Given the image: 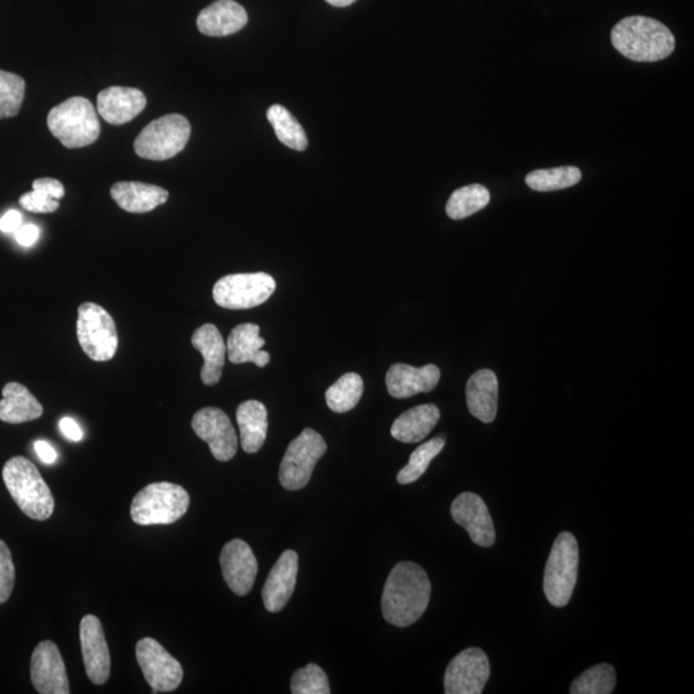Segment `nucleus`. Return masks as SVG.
Instances as JSON below:
<instances>
[{
	"instance_id": "nucleus-1",
	"label": "nucleus",
	"mask_w": 694,
	"mask_h": 694,
	"mask_svg": "<svg viewBox=\"0 0 694 694\" xmlns=\"http://www.w3.org/2000/svg\"><path fill=\"white\" fill-rule=\"evenodd\" d=\"M431 598L430 578L413 562H400L392 568L382 594L384 620L398 628H406L419 621L426 611Z\"/></svg>"
},
{
	"instance_id": "nucleus-2",
	"label": "nucleus",
	"mask_w": 694,
	"mask_h": 694,
	"mask_svg": "<svg viewBox=\"0 0 694 694\" xmlns=\"http://www.w3.org/2000/svg\"><path fill=\"white\" fill-rule=\"evenodd\" d=\"M611 42L623 57L637 62L665 59L675 50V37L658 20L631 15L612 30Z\"/></svg>"
},
{
	"instance_id": "nucleus-3",
	"label": "nucleus",
	"mask_w": 694,
	"mask_h": 694,
	"mask_svg": "<svg viewBox=\"0 0 694 694\" xmlns=\"http://www.w3.org/2000/svg\"><path fill=\"white\" fill-rule=\"evenodd\" d=\"M8 491L23 513L30 519L45 521L54 511V498L33 462L25 457L8 460L3 468Z\"/></svg>"
},
{
	"instance_id": "nucleus-4",
	"label": "nucleus",
	"mask_w": 694,
	"mask_h": 694,
	"mask_svg": "<svg viewBox=\"0 0 694 694\" xmlns=\"http://www.w3.org/2000/svg\"><path fill=\"white\" fill-rule=\"evenodd\" d=\"M46 122L51 133L72 150L95 143L100 134L96 108L84 97H72L53 107Z\"/></svg>"
},
{
	"instance_id": "nucleus-5",
	"label": "nucleus",
	"mask_w": 694,
	"mask_h": 694,
	"mask_svg": "<svg viewBox=\"0 0 694 694\" xmlns=\"http://www.w3.org/2000/svg\"><path fill=\"white\" fill-rule=\"evenodd\" d=\"M191 499L187 490L172 482L145 486L131 501V519L141 527L170 524L187 513Z\"/></svg>"
},
{
	"instance_id": "nucleus-6",
	"label": "nucleus",
	"mask_w": 694,
	"mask_h": 694,
	"mask_svg": "<svg viewBox=\"0 0 694 694\" xmlns=\"http://www.w3.org/2000/svg\"><path fill=\"white\" fill-rule=\"evenodd\" d=\"M578 545L571 532H562L552 546L544 571V593L554 607L568 605L577 582Z\"/></svg>"
},
{
	"instance_id": "nucleus-7",
	"label": "nucleus",
	"mask_w": 694,
	"mask_h": 694,
	"mask_svg": "<svg viewBox=\"0 0 694 694\" xmlns=\"http://www.w3.org/2000/svg\"><path fill=\"white\" fill-rule=\"evenodd\" d=\"M191 123L182 115L162 116L147 126L135 139L134 151L139 158L151 161L173 159L187 145Z\"/></svg>"
},
{
	"instance_id": "nucleus-8",
	"label": "nucleus",
	"mask_w": 694,
	"mask_h": 694,
	"mask_svg": "<svg viewBox=\"0 0 694 694\" xmlns=\"http://www.w3.org/2000/svg\"><path fill=\"white\" fill-rule=\"evenodd\" d=\"M77 339L88 358L108 361L115 357L119 346L118 329L112 316L95 303H84L77 311Z\"/></svg>"
},
{
	"instance_id": "nucleus-9",
	"label": "nucleus",
	"mask_w": 694,
	"mask_h": 694,
	"mask_svg": "<svg viewBox=\"0 0 694 694\" xmlns=\"http://www.w3.org/2000/svg\"><path fill=\"white\" fill-rule=\"evenodd\" d=\"M327 452L318 432L305 429L285 451L280 468V481L285 490H300L311 481L316 463Z\"/></svg>"
},
{
	"instance_id": "nucleus-10",
	"label": "nucleus",
	"mask_w": 694,
	"mask_h": 694,
	"mask_svg": "<svg viewBox=\"0 0 694 694\" xmlns=\"http://www.w3.org/2000/svg\"><path fill=\"white\" fill-rule=\"evenodd\" d=\"M276 284L267 273L229 274L215 283V303L230 311H243L264 304L273 295Z\"/></svg>"
},
{
	"instance_id": "nucleus-11",
	"label": "nucleus",
	"mask_w": 694,
	"mask_h": 694,
	"mask_svg": "<svg viewBox=\"0 0 694 694\" xmlns=\"http://www.w3.org/2000/svg\"><path fill=\"white\" fill-rule=\"evenodd\" d=\"M137 661L153 693L173 692L183 681L181 662L173 658L158 640L143 638L135 648Z\"/></svg>"
},
{
	"instance_id": "nucleus-12",
	"label": "nucleus",
	"mask_w": 694,
	"mask_h": 694,
	"mask_svg": "<svg viewBox=\"0 0 694 694\" xmlns=\"http://www.w3.org/2000/svg\"><path fill=\"white\" fill-rule=\"evenodd\" d=\"M490 676L488 655L480 648H467L449 663L444 677L446 694H480Z\"/></svg>"
},
{
	"instance_id": "nucleus-13",
	"label": "nucleus",
	"mask_w": 694,
	"mask_h": 694,
	"mask_svg": "<svg viewBox=\"0 0 694 694\" xmlns=\"http://www.w3.org/2000/svg\"><path fill=\"white\" fill-rule=\"evenodd\" d=\"M193 431L210 447L216 460L229 462L238 449V437L229 416L219 408L200 409L192 420Z\"/></svg>"
},
{
	"instance_id": "nucleus-14",
	"label": "nucleus",
	"mask_w": 694,
	"mask_h": 694,
	"mask_svg": "<svg viewBox=\"0 0 694 694\" xmlns=\"http://www.w3.org/2000/svg\"><path fill=\"white\" fill-rule=\"evenodd\" d=\"M80 643L85 671L91 683L102 685L110 677L111 658L102 622L95 615L83 617Z\"/></svg>"
},
{
	"instance_id": "nucleus-15",
	"label": "nucleus",
	"mask_w": 694,
	"mask_h": 694,
	"mask_svg": "<svg viewBox=\"0 0 694 694\" xmlns=\"http://www.w3.org/2000/svg\"><path fill=\"white\" fill-rule=\"evenodd\" d=\"M31 682L42 694H68L69 685L64 659L58 647L44 640L31 658Z\"/></svg>"
},
{
	"instance_id": "nucleus-16",
	"label": "nucleus",
	"mask_w": 694,
	"mask_h": 694,
	"mask_svg": "<svg viewBox=\"0 0 694 694\" xmlns=\"http://www.w3.org/2000/svg\"><path fill=\"white\" fill-rule=\"evenodd\" d=\"M452 517L477 545L489 547L496 543V529L485 501L474 492H462L454 499Z\"/></svg>"
},
{
	"instance_id": "nucleus-17",
	"label": "nucleus",
	"mask_w": 694,
	"mask_h": 694,
	"mask_svg": "<svg viewBox=\"0 0 694 694\" xmlns=\"http://www.w3.org/2000/svg\"><path fill=\"white\" fill-rule=\"evenodd\" d=\"M220 566L224 581L231 592L239 597L250 593L259 566L249 544L241 539H235L224 545L220 554Z\"/></svg>"
},
{
	"instance_id": "nucleus-18",
	"label": "nucleus",
	"mask_w": 694,
	"mask_h": 694,
	"mask_svg": "<svg viewBox=\"0 0 694 694\" xmlns=\"http://www.w3.org/2000/svg\"><path fill=\"white\" fill-rule=\"evenodd\" d=\"M299 571V555L285 551L268 575L262 588V601L269 612H280L289 604L295 590Z\"/></svg>"
},
{
	"instance_id": "nucleus-19",
	"label": "nucleus",
	"mask_w": 694,
	"mask_h": 694,
	"mask_svg": "<svg viewBox=\"0 0 694 694\" xmlns=\"http://www.w3.org/2000/svg\"><path fill=\"white\" fill-rule=\"evenodd\" d=\"M147 105V98L142 90L127 87H110L99 93L97 107L100 118L112 126L134 120Z\"/></svg>"
},
{
	"instance_id": "nucleus-20",
	"label": "nucleus",
	"mask_w": 694,
	"mask_h": 694,
	"mask_svg": "<svg viewBox=\"0 0 694 694\" xmlns=\"http://www.w3.org/2000/svg\"><path fill=\"white\" fill-rule=\"evenodd\" d=\"M440 369L434 365L415 368L412 366L398 365L391 366L388 375H386V384H388L389 393L395 399H406L421 392H431L440 381Z\"/></svg>"
},
{
	"instance_id": "nucleus-21",
	"label": "nucleus",
	"mask_w": 694,
	"mask_h": 694,
	"mask_svg": "<svg viewBox=\"0 0 694 694\" xmlns=\"http://www.w3.org/2000/svg\"><path fill=\"white\" fill-rule=\"evenodd\" d=\"M247 12L235 0H216L200 11L197 28L207 36H228L238 33L247 25Z\"/></svg>"
},
{
	"instance_id": "nucleus-22",
	"label": "nucleus",
	"mask_w": 694,
	"mask_h": 694,
	"mask_svg": "<svg viewBox=\"0 0 694 694\" xmlns=\"http://www.w3.org/2000/svg\"><path fill=\"white\" fill-rule=\"evenodd\" d=\"M192 345L204 357V367L200 370V380L207 386H214L220 381L224 365H226L227 344L220 330L214 324H204L192 336Z\"/></svg>"
},
{
	"instance_id": "nucleus-23",
	"label": "nucleus",
	"mask_w": 694,
	"mask_h": 694,
	"mask_svg": "<svg viewBox=\"0 0 694 694\" xmlns=\"http://www.w3.org/2000/svg\"><path fill=\"white\" fill-rule=\"evenodd\" d=\"M470 414L484 423L496 420L498 412V378L490 369H480L470 376L466 389Z\"/></svg>"
},
{
	"instance_id": "nucleus-24",
	"label": "nucleus",
	"mask_w": 694,
	"mask_h": 694,
	"mask_svg": "<svg viewBox=\"0 0 694 694\" xmlns=\"http://www.w3.org/2000/svg\"><path fill=\"white\" fill-rule=\"evenodd\" d=\"M111 197L122 210L131 214H144L164 205L169 192L159 185L142 182H119L112 185Z\"/></svg>"
},
{
	"instance_id": "nucleus-25",
	"label": "nucleus",
	"mask_w": 694,
	"mask_h": 694,
	"mask_svg": "<svg viewBox=\"0 0 694 694\" xmlns=\"http://www.w3.org/2000/svg\"><path fill=\"white\" fill-rule=\"evenodd\" d=\"M264 345L265 339L260 337V327L258 324H239V326L230 332L228 337V359L234 362V365L253 362V365H257L259 368L265 367L269 365L270 354L261 350V347Z\"/></svg>"
},
{
	"instance_id": "nucleus-26",
	"label": "nucleus",
	"mask_w": 694,
	"mask_h": 694,
	"mask_svg": "<svg viewBox=\"0 0 694 694\" xmlns=\"http://www.w3.org/2000/svg\"><path fill=\"white\" fill-rule=\"evenodd\" d=\"M440 409L435 404H423L399 415L391 426V435L398 442L414 444L422 442L435 429Z\"/></svg>"
},
{
	"instance_id": "nucleus-27",
	"label": "nucleus",
	"mask_w": 694,
	"mask_h": 694,
	"mask_svg": "<svg viewBox=\"0 0 694 694\" xmlns=\"http://www.w3.org/2000/svg\"><path fill=\"white\" fill-rule=\"evenodd\" d=\"M0 400V421L11 424L41 419L43 406L25 386L19 382L7 383Z\"/></svg>"
},
{
	"instance_id": "nucleus-28",
	"label": "nucleus",
	"mask_w": 694,
	"mask_h": 694,
	"mask_svg": "<svg viewBox=\"0 0 694 694\" xmlns=\"http://www.w3.org/2000/svg\"><path fill=\"white\" fill-rule=\"evenodd\" d=\"M237 423L241 445L249 454L258 453L268 434L267 406L258 400H247L237 409Z\"/></svg>"
},
{
	"instance_id": "nucleus-29",
	"label": "nucleus",
	"mask_w": 694,
	"mask_h": 694,
	"mask_svg": "<svg viewBox=\"0 0 694 694\" xmlns=\"http://www.w3.org/2000/svg\"><path fill=\"white\" fill-rule=\"evenodd\" d=\"M490 203V192L481 184H470L453 193L446 204V214L453 220L474 215Z\"/></svg>"
},
{
	"instance_id": "nucleus-30",
	"label": "nucleus",
	"mask_w": 694,
	"mask_h": 694,
	"mask_svg": "<svg viewBox=\"0 0 694 694\" xmlns=\"http://www.w3.org/2000/svg\"><path fill=\"white\" fill-rule=\"evenodd\" d=\"M362 392V378L357 373H346L326 391L327 405L335 413L350 412L358 405Z\"/></svg>"
},
{
	"instance_id": "nucleus-31",
	"label": "nucleus",
	"mask_w": 694,
	"mask_h": 694,
	"mask_svg": "<svg viewBox=\"0 0 694 694\" xmlns=\"http://www.w3.org/2000/svg\"><path fill=\"white\" fill-rule=\"evenodd\" d=\"M268 120L272 123L278 139L290 147L291 150L304 151L307 147V137L301 123L296 120L288 108L274 105L269 108Z\"/></svg>"
},
{
	"instance_id": "nucleus-32",
	"label": "nucleus",
	"mask_w": 694,
	"mask_h": 694,
	"mask_svg": "<svg viewBox=\"0 0 694 694\" xmlns=\"http://www.w3.org/2000/svg\"><path fill=\"white\" fill-rule=\"evenodd\" d=\"M581 181L582 172L575 166L535 170L527 176V184L536 192L566 189Z\"/></svg>"
},
{
	"instance_id": "nucleus-33",
	"label": "nucleus",
	"mask_w": 694,
	"mask_h": 694,
	"mask_svg": "<svg viewBox=\"0 0 694 694\" xmlns=\"http://www.w3.org/2000/svg\"><path fill=\"white\" fill-rule=\"evenodd\" d=\"M445 437L437 436L430 442L416 447L409 458L408 465L398 474V482L401 485L413 484L426 473L432 459L444 449Z\"/></svg>"
},
{
	"instance_id": "nucleus-34",
	"label": "nucleus",
	"mask_w": 694,
	"mask_h": 694,
	"mask_svg": "<svg viewBox=\"0 0 694 694\" xmlns=\"http://www.w3.org/2000/svg\"><path fill=\"white\" fill-rule=\"evenodd\" d=\"M616 685V671L608 663L593 666L577 676L571 685V694H609Z\"/></svg>"
},
{
	"instance_id": "nucleus-35",
	"label": "nucleus",
	"mask_w": 694,
	"mask_h": 694,
	"mask_svg": "<svg viewBox=\"0 0 694 694\" xmlns=\"http://www.w3.org/2000/svg\"><path fill=\"white\" fill-rule=\"evenodd\" d=\"M25 90L26 83L21 76L0 69V119L19 115Z\"/></svg>"
},
{
	"instance_id": "nucleus-36",
	"label": "nucleus",
	"mask_w": 694,
	"mask_h": 694,
	"mask_svg": "<svg viewBox=\"0 0 694 694\" xmlns=\"http://www.w3.org/2000/svg\"><path fill=\"white\" fill-rule=\"evenodd\" d=\"M291 692L293 694H329V683L326 673L315 663H308L292 676Z\"/></svg>"
},
{
	"instance_id": "nucleus-37",
	"label": "nucleus",
	"mask_w": 694,
	"mask_h": 694,
	"mask_svg": "<svg viewBox=\"0 0 694 694\" xmlns=\"http://www.w3.org/2000/svg\"><path fill=\"white\" fill-rule=\"evenodd\" d=\"M15 581V568L10 547L0 540V605L10 599Z\"/></svg>"
},
{
	"instance_id": "nucleus-38",
	"label": "nucleus",
	"mask_w": 694,
	"mask_h": 694,
	"mask_svg": "<svg viewBox=\"0 0 694 694\" xmlns=\"http://www.w3.org/2000/svg\"><path fill=\"white\" fill-rule=\"evenodd\" d=\"M20 205L30 213L51 214L58 210L59 200L33 189L20 197Z\"/></svg>"
},
{
	"instance_id": "nucleus-39",
	"label": "nucleus",
	"mask_w": 694,
	"mask_h": 694,
	"mask_svg": "<svg viewBox=\"0 0 694 694\" xmlns=\"http://www.w3.org/2000/svg\"><path fill=\"white\" fill-rule=\"evenodd\" d=\"M33 189L42 192L53 199H61L65 196L64 184L57 180H53V177H39V180L33 183Z\"/></svg>"
},
{
	"instance_id": "nucleus-40",
	"label": "nucleus",
	"mask_w": 694,
	"mask_h": 694,
	"mask_svg": "<svg viewBox=\"0 0 694 694\" xmlns=\"http://www.w3.org/2000/svg\"><path fill=\"white\" fill-rule=\"evenodd\" d=\"M41 235V230L34 224H25L14 231L15 241H18L23 247L33 246Z\"/></svg>"
},
{
	"instance_id": "nucleus-41",
	"label": "nucleus",
	"mask_w": 694,
	"mask_h": 694,
	"mask_svg": "<svg viewBox=\"0 0 694 694\" xmlns=\"http://www.w3.org/2000/svg\"><path fill=\"white\" fill-rule=\"evenodd\" d=\"M59 430L62 434H64L68 440H72V442L75 443L80 442L84 436L83 430L80 429L79 424H77V422H75L73 419H68V416H65V419H62L59 421Z\"/></svg>"
},
{
	"instance_id": "nucleus-42",
	"label": "nucleus",
	"mask_w": 694,
	"mask_h": 694,
	"mask_svg": "<svg viewBox=\"0 0 694 694\" xmlns=\"http://www.w3.org/2000/svg\"><path fill=\"white\" fill-rule=\"evenodd\" d=\"M22 226V215L18 210H10L0 219V230L14 234Z\"/></svg>"
},
{
	"instance_id": "nucleus-43",
	"label": "nucleus",
	"mask_w": 694,
	"mask_h": 694,
	"mask_svg": "<svg viewBox=\"0 0 694 694\" xmlns=\"http://www.w3.org/2000/svg\"><path fill=\"white\" fill-rule=\"evenodd\" d=\"M37 457L41 458L45 465H53L54 462L57 460L58 454L54 447L43 440H39V442L34 445Z\"/></svg>"
},
{
	"instance_id": "nucleus-44",
	"label": "nucleus",
	"mask_w": 694,
	"mask_h": 694,
	"mask_svg": "<svg viewBox=\"0 0 694 694\" xmlns=\"http://www.w3.org/2000/svg\"><path fill=\"white\" fill-rule=\"evenodd\" d=\"M326 2L334 7L344 8L351 6L353 3L357 2V0H326Z\"/></svg>"
}]
</instances>
